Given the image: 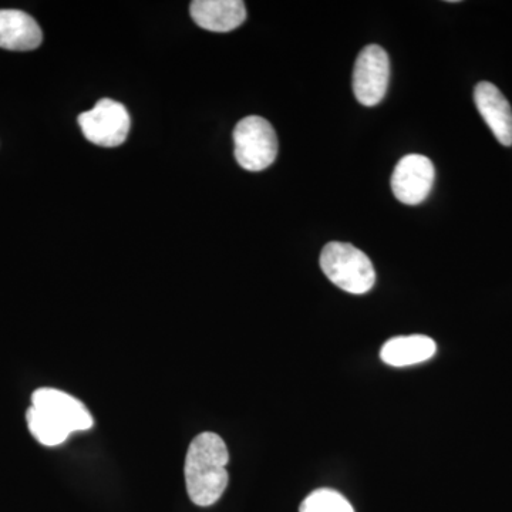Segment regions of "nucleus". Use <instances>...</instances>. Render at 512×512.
<instances>
[{
	"label": "nucleus",
	"mask_w": 512,
	"mask_h": 512,
	"mask_svg": "<svg viewBox=\"0 0 512 512\" xmlns=\"http://www.w3.org/2000/svg\"><path fill=\"white\" fill-rule=\"evenodd\" d=\"M229 453L218 434L205 431L191 441L185 457V484L190 500L198 507H210L228 487Z\"/></svg>",
	"instance_id": "obj_1"
},
{
	"label": "nucleus",
	"mask_w": 512,
	"mask_h": 512,
	"mask_svg": "<svg viewBox=\"0 0 512 512\" xmlns=\"http://www.w3.org/2000/svg\"><path fill=\"white\" fill-rule=\"evenodd\" d=\"M320 268L332 284L353 295H363L375 286L376 271L369 256L345 242L325 245Z\"/></svg>",
	"instance_id": "obj_2"
},
{
	"label": "nucleus",
	"mask_w": 512,
	"mask_h": 512,
	"mask_svg": "<svg viewBox=\"0 0 512 512\" xmlns=\"http://www.w3.org/2000/svg\"><path fill=\"white\" fill-rule=\"evenodd\" d=\"M235 158L244 170L258 173L275 163L278 137L274 127L262 117H245L234 130Z\"/></svg>",
	"instance_id": "obj_3"
},
{
	"label": "nucleus",
	"mask_w": 512,
	"mask_h": 512,
	"mask_svg": "<svg viewBox=\"0 0 512 512\" xmlns=\"http://www.w3.org/2000/svg\"><path fill=\"white\" fill-rule=\"evenodd\" d=\"M84 137L101 147H117L126 141L130 131V116L123 104L101 99L92 110L79 116Z\"/></svg>",
	"instance_id": "obj_4"
},
{
	"label": "nucleus",
	"mask_w": 512,
	"mask_h": 512,
	"mask_svg": "<svg viewBox=\"0 0 512 512\" xmlns=\"http://www.w3.org/2000/svg\"><path fill=\"white\" fill-rule=\"evenodd\" d=\"M390 80V60L386 50L366 46L357 56L353 70V92L363 106H377L386 96Z\"/></svg>",
	"instance_id": "obj_5"
},
{
	"label": "nucleus",
	"mask_w": 512,
	"mask_h": 512,
	"mask_svg": "<svg viewBox=\"0 0 512 512\" xmlns=\"http://www.w3.org/2000/svg\"><path fill=\"white\" fill-rule=\"evenodd\" d=\"M436 170L430 158L409 154L397 163L392 175L394 197L406 205L421 204L433 188Z\"/></svg>",
	"instance_id": "obj_6"
},
{
	"label": "nucleus",
	"mask_w": 512,
	"mask_h": 512,
	"mask_svg": "<svg viewBox=\"0 0 512 512\" xmlns=\"http://www.w3.org/2000/svg\"><path fill=\"white\" fill-rule=\"evenodd\" d=\"M32 406L49 414L70 434L93 427V416L87 407L76 397L62 390L50 389V387L36 390L32 394Z\"/></svg>",
	"instance_id": "obj_7"
},
{
	"label": "nucleus",
	"mask_w": 512,
	"mask_h": 512,
	"mask_svg": "<svg viewBox=\"0 0 512 512\" xmlns=\"http://www.w3.org/2000/svg\"><path fill=\"white\" fill-rule=\"evenodd\" d=\"M474 101L498 143L512 146V109L504 94L493 83L481 82L474 89Z\"/></svg>",
	"instance_id": "obj_8"
},
{
	"label": "nucleus",
	"mask_w": 512,
	"mask_h": 512,
	"mask_svg": "<svg viewBox=\"0 0 512 512\" xmlns=\"http://www.w3.org/2000/svg\"><path fill=\"white\" fill-rule=\"evenodd\" d=\"M190 10L194 22L210 32H231L247 19V8L241 0H195Z\"/></svg>",
	"instance_id": "obj_9"
},
{
	"label": "nucleus",
	"mask_w": 512,
	"mask_h": 512,
	"mask_svg": "<svg viewBox=\"0 0 512 512\" xmlns=\"http://www.w3.org/2000/svg\"><path fill=\"white\" fill-rule=\"evenodd\" d=\"M43 33L35 19L16 9L0 10V47L28 52L42 45Z\"/></svg>",
	"instance_id": "obj_10"
},
{
	"label": "nucleus",
	"mask_w": 512,
	"mask_h": 512,
	"mask_svg": "<svg viewBox=\"0 0 512 512\" xmlns=\"http://www.w3.org/2000/svg\"><path fill=\"white\" fill-rule=\"evenodd\" d=\"M436 352V342L429 336H399L384 343L380 357L386 365L406 367L427 362Z\"/></svg>",
	"instance_id": "obj_11"
},
{
	"label": "nucleus",
	"mask_w": 512,
	"mask_h": 512,
	"mask_svg": "<svg viewBox=\"0 0 512 512\" xmlns=\"http://www.w3.org/2000/svg\"><path fill=\"white\" fill-rule=\"evenodd\" d=\"M26 421L30 433L40 444L46 447H55L63 444L69 439L70 433L62 424L57 423L49 414L43 413L42 410L30 406L26 413Z\"/></svg>",
	"instance_id": "obj_12"
},
{
	"label": "nucleus",
	"mask_w": 512,
	"mask_h": 512,
	"mask_svg": "<svg viewBox=\"0 0 512 512\" xmlns=\"http://www.w3.org/2000/svg\"><path fill=\"white\" fill-rule=\"evenodd\" d=\"M299 512H355V508L338 491L320 488L303 500Z\"/></svg>",
	"instance_id": "obj_13"
}]
</instances>
